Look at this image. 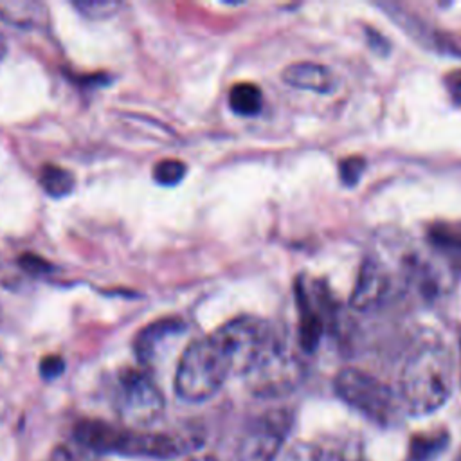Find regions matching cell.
<instances>
[{"mask_svg": "<svg viewBox=\"0 0 461 461\" xmlns=\"http://www.w3.org/2000/svg\"><path fill=\"white\" fill-rule=\"evenodd\" d=\"M454 387V362L441 344L420 346L400 375V400L411 414H430L445 405Z\"/></svg>", "mask_w": 461, "mask_h": 461, "instance_id": "6da1fadb", "label": "cell"}, {"mask_svg": "<svg viewBox=\"0 0 461 461\" xmlns=\"http://www.w3.org/2000/svg\"><path fill=\"white\" fill-rule=\"evenodd\" d=\"M74 436L77 443L101 454L113 452L121 456L169 459L191 448L189 439L182 436L117 427L99 420H85L77 423Z\"/></svg>", "mask_w": 461, "mask_h": 461, "instance_id": "7a4b0ae2", "label": "cell"}, {"mask_svg": "<svg viewBox=\"0 0 461 461\" xmlns=\"http://www.w3.org/2000/svg\"><path fill=\"white\" fill-rule=\"evenodd\" d=\"M230 373H234L230 353L214 331L193 340L182 353L175 375V393L191 403L209 400Z\"/></svg>", "mask_w": 461, "mask_h": 461, "instance_id": "3957f363", "label": "cell"}, {"mask_svg": "<svg viewBox=\"0 0 461 461\" xmlns=\"http://www.w3.org/2000/svg\"><path fill=\"white\" fill-rule=\"evenodd\" d=\"M241 376L254 396L277 398L297 387L303 378V366L277 331H272Z\"/></svg>", "mask_w": 461, "mask_h": 461, "instance_id": "277c9868", "label": "cell"}, {"mask_svg": "<svg viewBox=\"0 0 461 461\" xmlns=\"http://www.w3.org/2000/svg\"><path fill=\"white\" fill-rule=\"evenodd\" d=\"M333 385L342 402L380 425L391 423L398 412L394 391L366 371L346 367L335 376Z\"/></svg>", "mask_w": 461, "mask_h": 461, "instance_id": "5b68a950", "label": "cell"}, {"mask_svg": "<svg viewBox=\"0 0 461 461\" xmlns=\"http://www.w3.org/2000/svg\"><path fill=\"white\" fill-rule=\"evenodd\" d=\"M117 411L130 425L153 423L164 411V398L155 382L139 369L119 375L115 393Z\"/></svg>", "mask_w": 461, "mask_h": 461, "instance_id": "8992f818", "label": "cell"}, {"mask_svg": "<svg viewBox=\"0 0 461 461\" xmlns=\"http://www.w3.org/2000/svg\"><path fill=\"white\" fill-rule=\"evenodd\" d=\"M295 297L299 310L297 342L304 351H313L333 321V303L322 283L304 277L295 285Z\"/></svg>", "mask_w": 461, "mask_h": 461, "instance_id": "52a82bcc", "label": "cell"}, {"mask_svg": "<svg viewBox=\"0 0 461 461\" xmlns=\"http://www.w3.org/2000/svg\"><path fill=\"white\" fill-rule=\"evenodd\" d=\"M286 427L288 421L285 412L263 416L243 436L236 461H276Z\"/></svg>", "mask_w": 461, "mask_h": 461, "instance_id": "ba28073f", "label": "cell"}, {"mask_svg": "<svg viewBox=\"0 0 461 461\" xmlns=\"http://www.w3.org/2000/svg\"><path fill=\"white\" fill-rule=\"evenodd\" d=\"M389 290L391 277L385 267L375 258H366L360 265L349 304L357 312H373L385 301Z\"/></svg>", "mask_w": 461, "mask_h": 461, "instance_id": "9c48e42d", "label": "cell"}, {"mask_svg": "<svg viewBox=\"0 0 461 461\" xmlns=\"http://www.w3.org/2000/svg\"><path fill=\"white\" fill-rule=\"evenodd\" d=\"M283 81L299 90H310L315 94H331L337 88L335 74L313 61H297L283 70Z\"/></svg>", "mask_w": 461, "mask_h": 461, "instance_id": "30bf717a", "label": "cell"}, {"mask_svg": "<svg viewBox=\"0 0 461 461\" xmlns=\"http://www.w3.org/2000/svg\"><path fill=\"white\" fill-rule=\"evenodd\" d=\"M184 322L178 319H160L142 328L135 339V353L140 362H151L167 340L184 333Z\"/></svg>", "mask_w": 461, "mask_h": 461, "instance_id": "8fae6325", "label": "cell"}, {"mask_svg": "<svg viewBox=\"0 0 461 461\" xmlns=\"http://www.w3.org/2000/svg\"><path fill=\"white\" fill-rule=\"evenodd\" d=\"M429 240L448 267L461 276V223H436L429 230Z\"/></svg>", "mask_w": 461, "mask_h": 461, "instance_id": "7c38bea8", "label": "cell"}, {"mask_svg": "<svg viewBox=\"0 0 461 461\" xmlns=\"http://www.w3.org/2000/svg\"><path fill=\"white\" fill-rule=\"evenodd\" d=\"M43 14L45 7L36 2H0V18L18 27H34Z\"/></svg>", "mask_w": 461, "mask_h": 461, "instance_id": "4fadbf2b", "label": "cell"}, {"mask_svg": "<svg viewBox=\"0 0 461 461\" xmlns=\"http://www.w3.org/2000/svg\"><path fill=\"white\" fill-rule=\"evenodd\" d=\"M229 104L234 113L250 117L263 106V94L254 83H238L229 92Z\"/></svg>", "mask_w": 461, "mask_h": 461, "instance_id": "5bb4252c", "label": "cell"}, {"mask_svg": "<svg viewBox=\"0 0 461 461\" xmlns=\"http://www.w3.org/2000/svg\"><path fill=\"white\" fill-rule=\"evenodd\" d=\"M40 184L43 191L52 198H63L74 189V176L68 169L54 164H47L41 167Z\"/></svg>", "mask_w": 461, "mask_h": 461, "instance_id": "9a60e30c", "label": "cell"}, {"mask_svg": "<svg viewBox=\"0 0 461 461\" xmlns=\"http://www.w3.org/2000/svg\"><path fill=\"white\" fill-rule=\"evenodd\" d=\"M185 176V164L176 158H166L155 164L153 178L160 185H176Z\"/></svg>", "mask_w": 461, "mask_h": 461, "instance_id": "2e32d148", "label": "cell"}, {"mask_svg": "<svg viewBox=\"0 0 461 461\" xmlns=\"http://www.w3.org/2000/svg\"><path fill=\"white\" fill-rule=\"evenodd\" d=\"M447 441V436L434 434V436H421L412 439V448L409 452V461H427L441 448Z\"/></svg>", "mask_w": 461, "mask_h": 461, "instance_id": "e0dca14e", "label": "cell"}, {"mask_svg": "<svg viewBox=\"0 0 461 461\" xmlns=\"http://www.w3.org/2000/svg\"><path fill=\"white\" fill-rule=\"evenodd\" d=\"M85 16L88 18H104V16H110L117 11L119 4L115 2H92V0H85V2H76L74 4Z\"/></svg>", "mask_w": 461, "mask_h": 461, "instance_id": "ac0fdd59", "label": "cell"}, {"mask_svg": "<svg viewBox=\"0 0 461 461\" xmlns=\"http://www.w3.org/2000/svg\"><path fill=\"white\" fill-rule=\"evenodd\" d=\"M366 167L364 158L360 157H348L346 160L340 162L339 169H340V178L346 185H355L358 182V178L362 176V171Z\"/></svg>", "mask_w": 461, "mask_h": 461, "instance_id": "d6986e66", "label": "cell"}, {"mask_svg": "<svg viewBox=\"0 0 461 461\" xmlns=\"http://www.w3.org/2000/svg\"><path fill=\"white\" fill-rule=\"evenodd\" d=\"M18 265L25 270V272H29V274H32V276H43V274H49L50 270H52V265L45 259V258H41V256H36V254H22L20 258H18Z\"/></svg>", "mask_w": 461, "mask_h": 461, "instance_id": "ffe728a7", "label": "cell"}, {"mask_svg": "<svg viewBox=\"0 0 461 461\" xmlns=\"http://www.w3.org/2000/svg\"><path fill=\"white\" fill-rule=\"evenodd\" d=\"M63 369H65V362H63V358L58 357V355H49V357H45V358L41 360V364H40V373H41V376L47 378V380H52V378L59 376V375L63 373Z\"/></svg>", "mask_w": 461, "mask_h": 461, "instance_id": "44dd1931", "label": "cell"}, {"mask_svg": "<svg viewBox=\"0 0 461 461\" xmlns=\"http://www.w3.org/2000/svg\"><path fill=\"white\" fill-rule=\"evenodd\" d=\"M443 81H445V88H447L450 99L454 101V104L461 108V68L450 70Z\"/></svg>", "mask_w": 461, "mask_h": 461, "instance_id": "7402d4cb", "label": "cell"}, {"mask_svg": "<svg viewBox=\"0 0 461 461\" xmlns=\"http://www.w3.org/2000/svg\"><path fill=\"white\" fill-rule=\"evenodd\" d=\"M50 461H101V459H95V457H83V456H77V454H74L72 450H68V448H65V447H59V448L54 450Z\"/></svg>", "mask_w": 461, "mask_h": 461, "instance_id": "603a6c76", "label": "cell"}, {"mask_svg": "<svg viewBox=\"0 0 461 461\" xmlns=\"http://www.w3.org/2000/svg\"><path fill=\"white\" fill-rule=\"evenodd\" d=\"M5 52H7V41H5V38H4V34L0 32V61L4 59V56H5Z\"/></svg>", "mask_w": 461, "mask_h": 461, "instance_id": "cb8c5ba5", "label": "cell"}, {"mask_svg": "<svg viewBox=\"0 0 461 461\" xmlns=\"http://www.w3.org/2000/svg\"><path fill=\"white\" fill-rule=\"evenodd\" d=\"M189 461H216V459L211 457V456H198V457H193V459H189Z\"/></svg>", "mask_w": 461, "mask_h": 461, "instance_id": "d4e9b609", "label": "cell"}, {"mask_svg": "<svg viewBox=\"0 0 461 461\" xmlns=\"http://www.w3.org/2000/svg\"><path fill=\"white\" fill-rule=\"evenodd\" d=\"M456 461H461V452L457 454V459H456Z\"/></svg>", "mask_w": 461, "mask_h": 461, "instance_id": "484cf974", "label": "cell"}]
</instances>
